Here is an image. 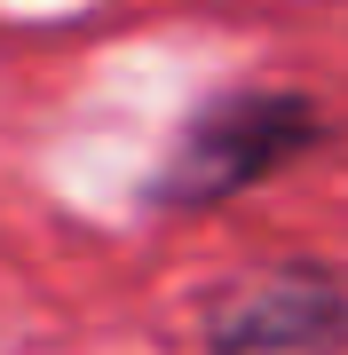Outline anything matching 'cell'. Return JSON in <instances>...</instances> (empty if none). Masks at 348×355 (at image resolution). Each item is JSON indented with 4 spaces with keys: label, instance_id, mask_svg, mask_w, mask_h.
I'll use <instances>...</instances> for the list:
<instances>
[{
    "label": "cell",
    "instance_id": "6da1fadb",
    "mask_svg": "<svg viewBox=\"0 0 348 355\" xmlns=\"http://www.w3.org/2000/svg\"><path fill=\"white\" fill-rule=\"evenodd\" d=\"M324 103H309L301 87H230L214 103H198L190 119L174 127L167 158L151 174V205H230L254 182L301 166L309 150H324Z\"/></svg>",
    "mask_w": 348,
    "mask_h": 355
},
{
    "label": "cell",
    "instance_id": "7a4b0ae2",
    "mask_svg": "<svg viewBox=\"0 0 348 355\" xmlns=\"http://www.w3.org/2000/svg\"><path fill=\"white\" fill-rule=\"evenodd\" d=\"M206 355H340L348 347V277L324 261L245 268L198 316Z\"/></svg>",
    "mask_w": 348,
    "mask_h": 355
}]
</instances>
